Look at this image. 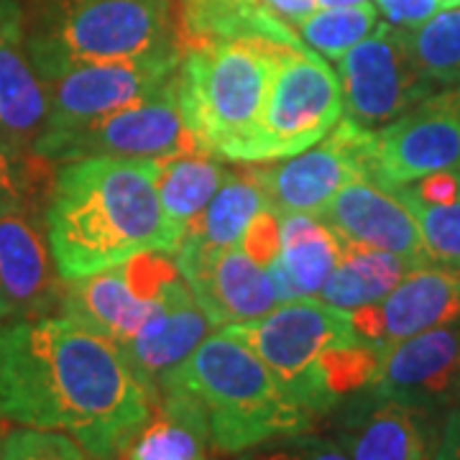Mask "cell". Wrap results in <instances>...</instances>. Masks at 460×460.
Returning <instances> with one entry per match:
<instances>
[{"mask_svg":"<svg viewBox=\"0 0 460 460\" xmlns=\"http://www.w3.org/2000/svg\"><path fill=\"white\" fill-rule=\"evenodd\" d=\"M154 410L120 348L69 317L0 328V422L65 432L90 460H118Z\"/></svg>","mask_w":460,"mask_h":460,"instance_id":"6da1fadb","label":"cell"},{"mask_svg":"<svg viewBox=\"0 0 460 460\" xmlns=\"http://www.w3.org/2000/svg\"><path fill=\"white\" fill-rule=\"evenodd\" d=\"M156 159L87 156L59 166L47 205V241L62 281L146 253H174L156 192Z\"/></svg>","mask_w":460,"mask_h":460,"instance_id":"7a4b0ae2","label":"cell"},{"mask_svg":"<svg viewBox=\"0 0 460 460\" xmlns=\"http://www.w3.org/2000/svg\"><path fill=\"white\" fill-rule=\"evenodd\" d=\"M223 330L248 345L314 420L363 392L381 356L378 348L361 343L350 314L317 296L287 302L259 320Z\"/></svg>","mask_w":460,"mask_h":460,"instance_id":"3957f363","label":"cell"},{"mask_svg":"<svg viewBox=\"0 0 460 460\" xmlns=\"http://www.w3.org/2000/svg\"><path fill=\"white\" fill-rule=\"evenodd\" d=\"M164 386L181 389L198 402L220 456H241L269 440L310 432L314 422L281 389L266 363L226 330L210 332Z\"/></svg>","mask_w":460,"mask_h":460,"instance_id":"277c9868","label":"cell"},{"mask_svg":"<svg viewBox=\"0 0 460 460\" xmlns=\"http://www.w3.org/2000/svg\"><path fill=\"white\" fill-rule=\"evenodd\" d=\"M284 49L287 44L266 39H241L181 57L177 100L198 151L223 162H251L269 83Z\"/></svg>","mask_w":460,"mask_h":460,"instance_id":"5b68a950","label":"cell"},{"mask_svg":"<svg viewBox=\"0 0 460 460\" xmlns=\"http://www.w3.org/2000/svg\"><path fill=\"white\" fill-rule=\"evenodd\" d=\"M44 83L69 66L138 59L180 49L174 0H66L26 41Z\"/></svg>","mask_w":460,"mask_h":460,"instance_id":"8992f818","label":"cell"},{"mask_svg":"<svg viewBox=\"0 0 460 460\" xmlns=\"http://www.w3.org/2000/svg\"><path fill=\"white\" fill-rule=\"evenodd\" d=\"M341 118L338 72L310 47H287L269 83L251 162L289 159L320 144Z\"/></svg>","mask_w":460,"mask_h":460,"instance_id":"52a82bcc","label":"cell"},{"mask_svg":"<svg viewBox=\"0 0 460 460\" xmlns=\"http://www.w3.org/2000/svg\"><path fill=\"white\" fill-rule=\"evenodd\" d=\"M195 141L184 128L177 80L159 93L120 108L98 120L66 131H44L33 141V156L44 162H75L87 156H146L162 159L192 151ZM198 151V148H195Z\"/></svg>","mask_w":460,"mask_h":460,"instance_id":"ba28073f","label":"cell"},{"mask_svg":"<svg viewBox=\"0 0 460 460\" xmlns=\"http://www.w3.org/2000/svg\"><path fill=\"white\" fill-rule=\"evenodd\" d=\"M343 90V118L378 131L435 93V83L411 57L407 33L378 23L371 36L335 59Z\"/></svg>","mask_w":460,"mask_h":460,"instance_id":"9c48e42d","label":"cell"},{"mask_svg":"<svg viewBox=\"0 0 460 460\" xmlns=\"http://www.w3.org/2000/svg\"><path fill=\"white\" fill-rule=\"evenodd\" d=\"M180 269L169 253L146 251L128 261L65 281L62 317L115 345L131 341L154 313L159 292Z\"/></svg>","mask_w":460,"mask_h":460,"instance_id":"30bf717a","label":"cell"},{"mask_svg":"<svg viewBox=\"0 0 460 460\" xmlns=\"http://www.w3.org/2000/svg\"><path fill=\"white\" fill-rule=\"evenodd\" d=\"M458 166L460 84L432 93L368 138V180L389 190Z\"/></svg>","mask_w":460,"mask_h":460,"instance_id":"8fae6325","label":"cell"},{"mask_svg":"<svg viewBox=\"0 0 460 460\" xmlns=\"http://www.w3.org/2000/svg\"><path fill=\"white\" fill-rule=\"evenodd\" d=\"M180 65L181 51L166 49L123 62L69 66L47 80L49 115L44 131H66L128 108L174 83Z\"/></svg>","mask_w":460,"mask_h":460,"instance_id":"7c38bea8","label":"cell"},{"mask_svg":"<svg viewBox=\"0 0 460 460\" xmlns=\"http://www.w3.org/2000/svg\"><path fill=\"white\" fill-rule=\"evenodd\" d=\"M368 138L371 131L341 118L320 144L284 164L263 166L269 210L277 217L323 213L348 181L368 180Z\"/></svg>","mask_w":460,"mask_h":460,"instance_id":"4fadbf2b","label":"cell"},{"mask_svg":"<svg viewBox=\"0 0 460 460\" xmlns=\"http://www.w3.org/2000/svg\"><path fill=\"white\" fill-rule=\"evenodd\" d=\"M366 389L428 414L460 407V317L384 348Z\"/></svg>","mask_w":460,"mask_h":460,"instance_id":"5bb4252c","label":"cell"},{"mask_svg":"<svg viewBox=\"0 0 460 460\" xmlns=\"http://www.w3.org/2000/svg\"><path fill=\"white\" fill-rule=\"evenodd\" d=\"M460 317V269L428 261L411 269L381 302L350 313L361 343L378 350Z\"/></svg>","mask_w":460,"mask_h":460,"instance_id":"9a60e30c","label":"cell"},{"mask_svg":"<svg viewBox=\"0 0 460 460\" xmlns=\"http://www.w3.org/2000/svg\"><path fill=\"white\" fill-rule=\"evenodd\" d=\"M172 259L213 325L251 323L279 307L269 266L243 243L217 253H174Z\"/></svg>","mask_w":460,"mask_h":460,"instance_id":"2e32d148","label":"cell"},{"mask_svg":"<svg viewBox=\"0 0 460 460\" xmlns=\"http://www.w3.org/2000/svg\"><path fill=\"white\" fill-rule=\"evenodd\" d=\"M213 328V320L199 307L181 274H177L162 287L144 328L118 348L156 402L162 384L198 350Z\"/></svg>","mask_w":460,"mask_h":460,"instance_id":"e0dca14e","label":"cell"},{"mask_svg":"<svg viewBox=\"0 0 460 460\" xmlns=\"http://www.w3.org/2000/svg\"><path fill=\"white\" fill-rule=\"evenodd\" d=\"M49 241L21 208L0 217V320H39L59 307Z\"/></svg>","mask_w":460,"mask_h":460,"instance_id":"ac0fdd59","label":"cell"},{"mask_svg":"<svg viewBox=\"0 0 460 460\" xmlns=\"http://www.w3.org/2000/svg\"><path fill=\"white\" fill-rule=\"evenodd\" d=\"M320 217L345 243L396 253L414 263L432 261L410 208L394 190L366 177L348 181Z\"/></svg>","mask_w":460,"mask_h":460,"instance_id":"d6986e66","label":"cell"},{"mask_svg":"<svg viewBox=\"0 0 460 460\" xmlns=\"http://www.w3.org/2000/svg\"><path fill=\"white\" fill-rule=\"evenodd\" d=\"M335 443L350 460H429L428 411L371 389L348 396Z\"/></svg>","mask_w":460,"mask_h":460,"instance_id":"ffe728a7","label":"cell"},{"mask_svg":"<svg viewBox=\"0 0 460 460\" xmlns=\"http://www.w3.org/2000/svg\"><path fill=\"white\" fill-rule=\"evenodd\" d=\"M174 36L181 57L241 39L305 47L296 29L266 11L261 0H174Z\"/></svg>","mask_w":460,"mask_h":460,"instance_id":"44dd1931","label":"cell"},{"mask_svg":"<svg viewBox=\"0 0 460 460\" xmlns=\"http://www.w3.org/2000/svg\"><path fill=\"white\" fill-rule=\"evenodd\" d=\"M208 208L187 226L174 253H217L238 246L253 220L269 210L261 162H235ZM172 253V256H174Z\"/></svg>","mask_w":460,"mask_h":460,"instance_id":"7402d4cb","label":"cell"},{"mask_svg":"<svg viewBox=\"0 0 460 460\" xmlns=\"http://www.w3.org/2000/svg\"><path fill=\"white\" fill-rule=\"evenodd\" d=\"M210 447V429L198 402L181 389L164 386L144 428L118 460H208Z\"/></svg>","mask_w":460,"mask_h":460,"instance_id":"603a6c76","label":"cell"},{"mask_svg":"<svg viewBox=\"0 0 460 460\" xmlns=\"http://www.w3.org/2000/svg\"><path fill=\"white\" fill-rule=\"evenodd\" d=\"M49 115V87L36 72L23 29L0 36V138L8 146H33Z\"/></svg>","mask_w":460,"mask_h":460,"instance_id":"cb8c5ba5","label":"cell"},{"mask_svg":"<svg viewBox=\"0 0 460 460\" xmlns=\"http://www.w3.org/2000/svg\"><path fill=\"white\" fill-rule=\"evenodd\" d=\"M417 266L422 263L376 248L345 243L343 259L330 274L317 299L348 314L358 313L381 302Z\"/></svg>","mask_w":460,"mask_h":460,"instance_id":"d4e9b609","label":"cell"},{"mask_svg":"<svg viewBox=\"0 0 460 460\" xmlns=\"http://www.w3.org/2000/svg\"><path fill=\"white\" fill-rule=\"evenodd\" d=\"M156 192L164 210L166 226L174 233L177 246L187 226L198 217L226 180L223 159L208 151H181L156 159Z\"/></svg>","mask_w":460,"mask_h":460,"instance_id":"484cf974","label":"cell"},{"mask_svg":"<svg viewBox=\"0 0 460 460\" xmlns=\"http://www.w3.org/2000/svg\"><path fill=\"white\" fill-rule=\"evenodd\" d=\"M343 251L345 241L320 215L279 217V261L302 299L323 292Z\"/></svg>","mask_w":460,"mask_h":460,"instance_id":"4316f807","label":"cell"},{"mask_svg":"<svg viewBox=\"0 0 460 460\" xmlns=\"http://www.w3.org/2000/svg\"><path fill=\"white\" fill-rule=\"evenodd\" d=\"M376 26L378 11L371 3H361L348 8H317L296 26V33L305 47L325 59H341L345 51L371 36Z\"/></svg>","mask_w":460,"mask_h":460,"instance_id":"83f0119b","label":"cell"},{"mask_svg":"<svg viewBox=\"0 0 460 460\" xmlns=\"http://www.w3.org/2000/svg\"><path fill=\"white\" fill-rule=\"evenodd\" d=\"M404 33L414 62L432 83L460 84V5Z\"/></svg>","mask_w":460,"mask_h":460,"instance_id":"f1b7e54d","label":"cell"},{"mask_svg":"<svg viewBox=\"0 0 460 460\" xmlns=\"http://www.w3.org/2000/svg\"><path fill=\"white\" fill-rule=\"evenodd\" d=\"M399 199L414 215L429 259L460 269V199L450 205H422L407 195H399Z\"/></svg>","mask_w":460,"mask_h":460,"instance_id":"f546056e","label":"cell"},{"mask_svg":"<svg viewBox=\"0 0 460 460\" xmlns=\"http://www.w3.org/2000/svg\"><path fill=\"white\" fill-rule=\"evenodd\" d=\"M3 460H90L83 445L72 440L65 432L36 428H5L3 429V445H0Z\"/></svg>","mask_w":460,"mask_h":460,"instance_id":"4dcf8cb0","label":"cell"},{"mask_svg":"<svg viewBox=\"0 0 460 460\" xmlns=\"http://www.w3.org/2000/svg\"><path fill=\"white\" fill-rule=\"evenodd\" d=\"M238 460H350L345 450L330 438L320 435H287L269 443L256 445L246 453H241Z\"/></svg>","mask_w":460,"mask_h":460,"instance_id":"1f68e13d","label":"cell"},{"mask_svg":"<svg viewBox=\"0 0 460 460\" xmlns=\"http://www.w3.org/2000/svg\"><path fill=\"white\" fill-rule=\"evenodd\" d=\"M399 195L417 199L422 205H450L460 199V166L458 169H440V172H429L420 180L392 187Z\"/></svg>","mask_w":460,"mask_h":460,"instance_id":"d6a6232c","label":"cell"},{"mask_svg":"<svg viewBox=\"0 0 460 460\" xmlns=\"http://www.w3.org/2000/svg\"><path fill=\"white\" fill-rule=\"evenodd\" d=\"M376 5L389 26L411 31L432 16L460 5V0H376Z\"/></svg>","mask_w":460,"mask_h":460,"instance_id":"836d02e7","label":"cell"},{"mask_svg":"<svg viewBox=\"0 0 460 460\" xmlns=\"http://www.w3.org/2000/svg\"><path fill=\"white\" fill-rule=\"evenodd\" d=\"M23 192H26L23 172L16 164L13 146H8L0 138V217L5 213H11V210H16V208H21Z\"/></svg>","mask_w":460,"mask_h":460,"instance_id":"e575fe53","label":"cell"},{"mask_svg":"<svg viewBox=\"0 0 460 460\" xmlns=\"http://www.w3.org/2000/svg\"><path fill=\"white\" fill-rule=\"evenodd\" d=\"M432 460H460V407H453L445 414Z\"/></svg>","mask_w":460,"mask_h":460,"instance_id":"d590c367","label":"cell"},{"mask_svg":"<svg viewBox=\"0 0 460 460\" xmlns=\"http://www.w3.org/2000/svg\"><path fill=\"white\" fill-rule=\"evenodd\" d=\"M261 5L277 18H281L284 23H289L292 29H296L305 18L317 11L314 0H261Z\"/></svg>","mask_w":460,"mask_h":460,"instance_id":"8d00e7d4","label":"cell"},{"mask_svg":"<svg viewBox=\"0 0 460 460\" xmlns=\"http://www.w3.org/2000/svg\"><path fill=\"white\" fill-rule=\"evenodd\" d=\"M21 29V5L16 0H0V36Z\"/></svg>","mask_w":460,"mask_h":460,"instance_id":"74e56055","label":"cell"},{"mask_svg":"<svg viewBox=\"0 0 460 460\" xmlns=\"http://www.w3.org/2000/svg\"><path fill=\"white\" fill-rule=\"evenodd\" d=\"M317 8H348V5H361L368 0H314Z\"/></svg>","mask_w":460,"mask_h":460,"instance_id":"f35d334b","label":"cell"},{"mask_svg":"<svg viewBox=\"0 0 460 460\" xmlns=\"http://www.w3.org/2000/svg\"><path fill=\"white\" fill-rule=\"evenodd\" d=\"M49 5H59V3H66V0H47Z\"/></svg>","mask_w":460,"mask_h":460,"instance_id":"ab89813d","label":"cell"},{"mask_svg":"<svg viewBox=\"0 0 460 460\" xmlns=\"http://www.w3.org/2000/svg\"><path fill=\"white\" fill-rule=\"evenodd\" d=\"M3 429H5V425L0 422V445H3ZM0 460H3V458H0Z\"/></svg>","mask_w":460,"mask_h":460,"instance_id":"60d3db41","label":"cell"},{"mask_svg":"<svg viewBox=\"0 0 460 460\" xmlns=\"http://www.w3.org/2000/svg\"><path fill=\"white\" fill-rule=\"evenodd\" d=\"M429 460H432V458H429Z\"/></svg>","mask_w":460,"mask_h":460,"instance_id":"b9f144b4","label":"cell"}]
</instances>
